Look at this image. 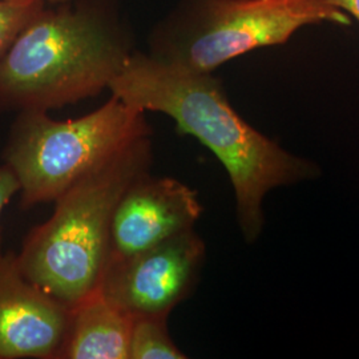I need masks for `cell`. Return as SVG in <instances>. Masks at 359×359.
Masks as SVG:
<instances>
[{
    "instance_id": "8fae6325",
    "label": "cell",
    "mask_w": 359,
    "mask_h": 359,
    "mask_svg": "<svg viewBox=\"0 0 359 359\" xmlns=\"http://www.w3.org/2000/svg\"><path fill=\"white\" fill-rule=\"evenodd\" d=\"M46 4L44 1L0 0V63L18 34Z\"/></svg>"
},
{
    "instance_id": "5b68a950",
    "label": "cell",
    "mask_w": 359,
    "mask_h": 359,
    "mask_svg": "<svg viewBox=\"0 0 359 359\" xmlns=\"http://www.w3.org/2000/svg\"><path fill=\"white\" fill-rule=\"evenodd\" d=\"M145 112L112 95L96 111L57 121L46 111H22L1 158L20 184V206L56 201L123 148L151 136Z\"/></svg>"
},
{
    "instance_id": "277c9868",
    "label": "cell",
    "mask_w": 359,
    "mask_h": 359,
    "mask_svg": "<svg viewBox=\"0 0 359 359\" xmlns=\"http://www.w3.org/2000/svg\"><path fill=\"white\" fill-rule=\"evenodd\" d=\"M350 20L329 0H181L154 27L148 55L213 74L238 56L286 44L305 27Z\"/></svg>"
},
{
    "instance_id": "52a82bcc",
    "label": "cell",
    "mask_w": 359,
    "mask_h": 359,
    "mask_svg": "<svg viewBox=\"0 0 359 359\" xmlns=\"http://www.w3.org/2000/svg\"><path fill=\"white\" fill-rule=\"evenodd\" d=\"M201 213L198 196L188 185L170 177L144 175L129 187L116 206L109 259L140 253L191 231Z\"/></svg>"
},
{
    "instance_id": "5bb4252c",
    "label": "cell",
    "mask_w": 359,
    "mask_h": 359,
    "mask_svg": "<svg viewBox=\"0 0 359 359\" xmlns=\"http://www.w3.org/2000/svg\"><path fill=\"white\" fill-rule=\"evenodd\" d=\"M13 1H44L47 4H59V3H65L68 0H13Z\"/></svg>"
},
{
    "instance_id": "30bf717a",
    "label": "cell",
    "mask_w": 359,
    "mask_h": 359,
    "mask_svg": "<svg viewBox=\"0 0 359 359\" xmlns=\"http://www.w3.org/2000/svg\"><path fill=\"white\" fill-rule=\"evenodd\" d=\"M167 316H142L132 321L129 359H185L168 333Z\"/></svg>"
},
{
    "instance_id": "ba28073f",
    "label": "cell",
    "mask_w": 359,
    "mask_h": 359,
    "mask_svg": "<svg viewBox=\"0 0 359 359\" xmlns=\"http://www.w3.org/2000/svg\"><path fill=\"white\" fill-rule=\"evenodd\" d=\"M71 308L29 281L13 252L0 257V359H57Z\"/></svg>"
},
{
    "instance_id": "8992f818",
    "label": "cell",
    "mask_w": 359,
    "mask_h": 359,
    "mask_svg": "<svg viewBox=\"0 0 359 359\" xmlns=\"http://www.w3.org/2000/svg\"><path fill=\"white\" fill-rule=\"evenodd\" d=\"M205 252L193 229L180 233L140 253L109 259L97 289L132 318L168 317L194 290Z\"/></svg>"
},
{
    "instance_id": "7a4b0ae2",
    "label": "cell",
    "mask_w": 359,
    "mask_h": 359,
    "mask_svg": "<svg viewBox=\"0 0 359 359\" xmlns=\"http://www.w3.org/2000/svg\"><path fill=\"white\" fill-rule=\"evenodd\" d=\"M47 4L0 63V112L51 111L109 88L135 50L116 0Z\"/></svg>"
},
{
    "instance_id": "3957f363",
    "label": "cell",
    "mask_w": 359,
    "mask_h": 359,
    "mask_svg": "<svg viewBox=\"0 0 359 359\" xmlns=\"http://www.w3.org/2000/svg\"><path fill=\"white\" fill-rule=\"evenodd\" d=\"M152 158L151 136H145L63 193L51 218L28 233L16 255L27 278L69 308L95 292L109 259L116 206L149 173Z\"/></svg>"
},
{
    "instance_id": "9c48e42d",
    "label": "cell",
    "mask_w": 359,
    "mask_h": 359,
    "mask_svg": "<svg viewBox=\"0 0 359 359\" xmlns=\"http://www.w3.org/2000/svg\"><path fill=\"white\" fill-rule=\"evenodd\" d=\"M132 321L96 289L71 308L57 359H129Z\"/></svg>"
},
{
    "instance_id": "7c38bea8",
    "label": "cell",
    "mask_w": 359,
    "mask_h": 359,
    "mask_svg": "<svg viewBox=\"0 0 359 359\" xmlns=\"http://www.w3.org/2000/svg\"><path fill=\"white\" fill-rule=\"evenodd\" d=\"M20 192V184L13 175L11 168L6 163H0V216L4 208L10 204L13 196ZM3 256L1 252V233H0V257Z\"/></svg>"
},
{
    "instance_id": "6da1fadb",
    "label": "cell",
    "mask_w": 359,
    "mask_h": 359,
    "mask_svg": "<svg viewBox=\"0 0 359 359\" xmlns=\"http://www.w3.org/2000/svg\"><path fill=\"white\" fill-rule=\"evenodd\" d=\"M108 90L142 112L169 116L179 133L196 137L216 154L231 177L238 224L248 243L256 241L262 231V200L270 189L317 175L314 164L287 154L248 124L212 74L135 51Z\"/></svg>"
},
{
    "instance_id": "4fadbf2b",
    "label": "cell",
    "mask_w": 359,
    "mask_h": 359,
    "mask_svg": "<svg viewBox=\"0 0 359 359\" xmlns=\"http://www.w3.org/2000/svg\"><path fill=\"white\" fill-rule=\"evenodd\" d=\"M334 7L346 13L347 16L355 20L359 25V0H329Z\"/></svg>"
}]
</instances>
